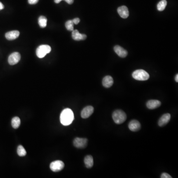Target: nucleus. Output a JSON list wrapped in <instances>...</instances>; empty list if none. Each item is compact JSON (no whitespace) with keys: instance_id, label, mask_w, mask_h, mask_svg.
Masks as SVG:
<instances>
[{"instance_id":"obj_19","label":"nucleus","mask_w":178,"mask_h":178,"mask_svg":"<svg viewBox=\"0 0 178 178\" xmlns=\"http://www.w3.org/2000/svg\"><path fill=\"white\" fill-rule=\"evenodd\" d=\"M20 125V119L18 117H15L12 120V125L14 129H18Z\"/></svg>"},{"instance_id":"obj_20","label":"nucleus","mask_w":178,"mask_h":178,"mask_svg":"<svg viewBox=\"0 0 178 178\" xmlns=\"http://www.w3.org/2000/svg\"><path fill=\"white\" fill-rule=\"evenodd\" d=\"M167 4V2L166 1V0H162L159 2L157 7V9L159 11H163L164 10L165 8H166V5Z\"/></svg>"},{"instance_id":"obj_27","label":"nucleus","mask_w":178,"mask_h":178,"mask_svg":"<svg viewBox=\"0 0 178 178\" xmlns=\"http://www.w3.org/2000/svg\"><path fill=\"white\" fill-rule=\"evenodd\" d=\"M4 8V5H3V4L1 2H0V11L2 10Z\"/></svg>"},{"instance_id":"obj_17","label":"nucleus","mask_w":178,"mask_h":178,"mask_svg":"<svg viewBox=\"0 0 178 178\" xmlns=\"http://www.w3.org/2000/svg\"><path fill=\"white\" fill-rule=\"evenodd\" d=\"M84 163L87 168H91L94 165V160L91 155H87L84 158Z\"/></svg>"},{"instance_id":"obj_24","label":"nucleus","mask_w":178,"mask_h":178,"mask_svg":"<svg viewBox=\"0 0 178 178\" xmlns=\"http://www.w3.org/2000/svg\"><path fill=\"white\" fill-rule=\"evenodd\" d=\"M39 0H28V3L30 5L36 4Z\"/></svg>"},{"instance_id":"obj_26","label":"nucleus","mask_w":178,"mask_h":178,"mask_svg":"<svg viewBox=\"0 0 178 178\" xmlns=\"http://www.w3.org/2000/svg\"><path fill=\"white\" fill-rule=\"evenodd\" d=\"M65 1L66 3H68L69 4L71 5L74 2V0H65Z\"/></svg>"},{"instance_id":"obj_29","label":"nucleus","mask_w":178,"mask_h":178,"mask_svg":"<svg viewBox=\"0 0 178 178\" xmlns=\"http://www.w3.org/2000/svg\"><path fill=\"white\" fill-rule=\"evenodd\" d=\"M175 81H176V82H178V74H177V75H176V76Z\"/></svg>"},{"instance_id":"obj_11","label":"nucleus","mask_w":178,"mask_h":178,"mask_svg":"<svg viewBox=\"0 0 178 178\" xmlns=\"http://www.w3.org/2000/svg\"><path fill=\"white\" fill-rule=\"evenodd\" d=\"M117 11L119 15L123 18H127L129 15L128 8L125 5L119 7Z\"/></svg>"},{"instance_id":"obj_8","label":"nucleus","mask_w":178,"mask_h":178,"mask_svg":"<svg viewBox=\"0 0 178 178\" xmlns=\"http://www.w3.org/2000/svg\"><path fill=\"white\" fill-rule=\"evenodd\" d=\"M94 111V107L92 106H87L82 110L81 113V116L84 119L89 118L93 113Z\"/></svg>"},{"instance_id":"obj_9","label":"nucleus","mask_w":178,"mask_h":178,"mask_svg":"<svg viewBox=\"0 0 178 178\" xmlns=\"http://www.w3.org/2000/svg\"><path fill=\"white\" fill-rule=\"evenodd\" d=\"M128 127L133 132H137L141 129V124L138 120H133L129 123Z\"/></svg>"},{"instance_id":"obj_25","label":"nucleus","mask_w":178,"mask_h":178,"mask_svg":"<svg viewBox=\"0 0 178 178\" xmlns=\"http://www.w3.org/2000/svg\"><path fill=\"white\" fill-rule=\"evenodd\" d=\"M72 22L74 24H78L80 22V19L79 18H75L73 19Z\"/></svg>"},{"instance_id":"obj_16","label":"nucleus","mask_w":178,"mask_h":178,"mask_svg":"<svg viewBox=\"0 0 178 178\" xmlns=\"http://www.w3.org/2000/svg\"><path fill=\"white\" fill-rule=\"evenodd\" d=\"M102 85L106 88H109L113 84V79L110 76H106L102 80Z\"/></svg>"},{"instance_id":"obj_18","label":"nucleus","mask_w":178,"mask_h":178,"mask_svg":"<svg viewBox=\"0 0 178 178\" xmlns=\"http://www.w3.org/2000/svg\"><path fill=\"white\" fill-rule=\"evenodd\" d=\"M38 23L41 28H45L47 26V19L44 16H41L38 19Z\"/></svg>"},{"instance_id":"obj_21","label":"nucleus","mask_w":178,"mask_h":178,"mask_svg":"<svg viewBox=\"0 0 178 178\" xmlns=\"http://www.w3.org/2000/svg\"><path fill=\"white\" fill-rule=\"evenodd\" d=\"M17 153L19 156H24L26 154V151L22 145H20L18 146Z\"/></svg>"},{"instance_id":"obj_1","label":"nucleus","mask_w":178,"mask_h":178,"mask_svg":"<svg viewBox=\"0 0 178 178\" xmlns=\"http://www.w3.org/2000/svg\"><path fill=\"white\" fill-rule=\"evenodd\" d=\"M74 119V113L71 109H64L60 114V122L64 126H69L72 123Z\"/></svg>"},{"instance_id":"obj_3","label":"nucleus","mask_w":178,"mask_h":178,"mask_svg":"<svg viewBox=\"0 0 178 178\" xmlns=\"http://www.w3.org/2000/svg\"><path fill=\"white\" fill-rule=\"evenodd\" d=\"M133 77L138 81H146L149 78V74L144 70L138 69L133 72Z\"/></svg>"},{"instance_id":"obj_7","label":"nucleus","mask_w":178,"mask_h":178,"mask_svg":"<svg viewBox=\"0 0 178 178\" xmlns=\"http://www.w3.org/2000/svg\"><path fill=\"white\" fill-rule=\"evenodd\" d=\"M21 59V55L18 52H13L11 54L8 58V62L11 65H14L19 62Z\"/></svg>"},{"instance_id":"obj_28","label":"nucleus","mask_w":178,"mask_h":178,"mask_svg":"<svg viewBox=\"0 0 178 178\" xmlns=\"http://www.w3.org/2000/svg\"><path fill=\"white\" fill-rule=\"evenodd\" d=\"M62 1V0H55V2L56 4H59V3H60V2Z\"/></svg>"},{"instance_id":"obj_2","label":"nucleus","mask_w":178,"mask_h":178,"mask_svg":"<svg viewBox=\"0 0 178 178\" xmlns=\"http://www.w3.org/2000/svg\"><path fill=\"white\" fill-rule=\"evenodd\" d=\"M113 118L115 123L117 124H121L126 121L127 115L126 113L121 110H116L113 113Z\"/></svg>"},{"instance_id":"obj_6","label":"nucleus","mask_w":178,"mask_h":178,"mask_svg":"<svg viewBox=\"0 0 178 178\" xmlns=\"http://www.w3.org/2000/svg\"><path fill=\"white\" fill-rule=\"evenodd\" d=\"M88 139L85 138H76L74 139L73 145L79 149H84L87 146Z\"/></svg>"},{"instance_id":"obj_14","label":"nucleus","mask_w":178,"mask_h":178,"mask_svg":"<svg viewBox=\"0 0 178 178\" xmlns=\"http://www.w3.org/2000/svg\"><path fill=\"white\" fill-rule=\"evenodd\" d=\"M161 105V103L160 101L158 100H149L146 103V106L149 109H154L160 107Z\"/></svg>"},{"instance_id":"obj_10","label":"nucleus","mask_w":178,"mask_h":178,"mask_svg":"<svg viewBox=\"0 0 178 178\" xmlns=\"http://www.w3.org/2000/svg\"><path fill=\"white\" fill-rule=\"evenodd\" d=\"M171 118V115L169 113H166L162 115L158 121V125L163 127L169 123Z\"/></svg>"},{"instance_id":"obj_5","label":"nucleus","mask_w":178,"mask_h":178,"mask_svg":"<svg viewBox=\"0 0 178 178\" xmlns=\"http://www.w3.org/2000/svg\"><path fill=\"white\" fill-rule=\"evenodd\" d=\"M64 167V164L62 161H55L52 162L50 164V169L54 172L60 171Z\"/></svg>"},{"instance_id":"obj_12","label":"nucleus","mask_w":178,"mask_h":178,"mask_svg":"<svg viewBox=\"0 0 178 178\" xmlns=\"http://www.w3.org/2000/svg\"><path fill=\"white\" fill-rule=\"evenodd\" d=\"M114 50L116 54L121 58H125L127 55V51L120 46H118V45L115 46L114 48Z\"/></svg>"},{"instance_id":"obj_13","label":"nucleus","mask_w":178,"mask_h":178,"mask_svg":"<svg viewBox=\"0 0 178 178\" xmlns=\"http://www.w3.org/2000/svg\"><path fill=\"white\" fill-rule=\"evenodd\" d=\"M72 37L73 39L75 41L84 40L87 38V36L85 34H83L79 33L77 30H73L72 33Z\"/></svg>"},{"instance_id":"obj_15","label":"nucleus","mask_w":178,"mask_h":178,"mask_svg":"<svg viewBox=\"0 0 178 178\" xmlns=\"http://www.w3.org/2000/svg\"><path fill=\"white\" fill-rule=\"evenodd\" d=\"M19 34L20 33L18 31L14 30L7 32V33L5 34V37L6 39L8 40H14L18 37Z\"/></svg>"},{"instance_id":"obj_22","label":"nucleus","mask_w":178,"mask_h":178,"mask_svg":"<svg viewBox=\"0 0 178 178\" xmlns=\"http://www.w3.org/2000/svg\"><path fill=\"white\" fill-rule=\"evenodd\" d=\"M74 24L72 20H68L66 22V28L69 31H72L74 30Z\"/></svg>"},{"instance_id":"obj_4","label":"nucleus","mask_w":178,"mask_h":178,"mask_svg":"<svg viewBox=\"0 0 178 178\" xmlns=\"http://www.w3.org/2000/svg\"><path fill=\"white\" fill-rule=\"evenodd\" d=\"M51 47L47 45H42L39 46L36 50L37 56L39 58H44L47 54L51 52Z\"/></svg>"},{"instance_id":"obj_23","label":"nucleus","mask_w":178,"mask_h":178,"mask_svg":"<svg viewBox=\"0 0 178 178\" xmlns=\"http://www.w3.org/2000/svg\"><path fill=\"white\" fill-rule=\"evenodd\" d=\"M161 178H172L171 176L166 173H163L161 175Z\"/></svg>"}]
</instances>
